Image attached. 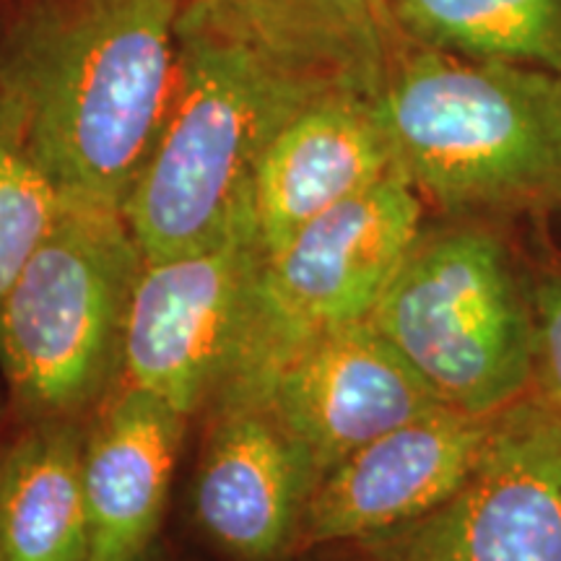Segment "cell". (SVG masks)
I'll use <instances>...</instances> for the list:
<instances>
[{
	"label": "cell",
	"instance_id": "7a4b0ae2",
	"mask_svg": "<svg viewBox=\"0 0 561 561\" xmlns=\"http://www.w3.org/2000/svg\"><path fill=\"white\" fill-rule=\"evenodd\" d=\"M392 164L447 214L561 206V76L403 42L371 91Z\"/></svg>",
	"mask_w": 561,
	"mask_h": 561
},
{
	"label": "cell",
	"instance_id": "ac0fdd59",
	"mask_svg": "<svg viewBox=\"0 0 561 561\" xmlns=\"http://www.w3.org/2000/svg\"><path fill=\"white\" fill-rule=\"evenodd\" d=\"M536 320L533 396L561 419V268L543 273L530 286Z\"/></svg>",
	"mask_w": 561,
	"mask_h": 561
},
{
	"label": "cell",
	"instance_id": "2e32d148",
	"mask_svg": "<svg viewBox=\"0 0 561 561\" xmlns=\"http://www.w3.org/2000/svg\"><path fill=\"white\" fill-rule=\"evenodd\" d=\"M411 45L561 76V0H388Z\"/></svg>",
	"mask_w": 561,
	"mask_h": 561
},
{
	"label": "cell",
	"instance_id": "9c48e42d",
	"mask_svg": "<svg viewBox=\"0 0 561 561\" xmlns=\"http://www.w3.org/2000/svg\"><path fill=\"white\" fill-rule=\"evenodd\" d=\"M224 396L261 401L320 479L362 445L442 405L369 320L312 335L216 398Z\"/></svg>",
	"mask_w": 561,
	"mask_h": 561
},
{
	"label": "cell",
	"instance_id": "5b68a950",
	"mask_svg": "<svg viewBox=\"0 0 561 561\" xmlns=\"http://www.w3.org/2000/svg\"><path fill=\"white\" fill-rule=\"evenodd\" d=\"M369 322L447 409L496 416L530 396V286L486 224L421 229Z\"/></svg>",
	"mask_w": 561,
	"mask_h": 561
},
{
	"label": "cell",
	"instance_id": "4fadbf2b",
	"mask_svg": "<svg viewBox=\"0 0 561 561\" xmlns=\"http://www.w3.org/2000/svg\"><path fill=\"white\" fill-rule=\"evenodd\" d=\"M187 416L117 382L87 421V561H140L161 530Z\"/></svg>",
	"mask_w": 561,
	"mask_h": 561
},
{
	"label": "cell",
	"instance_id": "277c9868",
	"mask_svg": "<svg viewBox=\"0 0 561 561\" xmlns=\"http://www.w3.org/2000/svg\"><path fill=\"white\" fill-rule=\"evenodd\" d=\"M140 265L123 210L66 198L0 297V375L24 424L89 419L121 382Z\"/></svg>",
	"mask_w": 561,
	"mask_h": 561
},
{
	"label": "cell",
	"instance_id": "d6986e66",
	"mask_svg": "<svg viewBox=\"0 0 561 561\" xmlns=\"http://www.w3.org/2000/svg\"><path fill=\"white\" fill-rule=\"evenodd\" d=\"M3 419H5V405H0V424H3Z\"/></svg>",
	"mask_w": 561,
	"mask_h": 561
},
{
	"label": "cell",
	"instance_id": "7c38bea8",
	"mask_svg": "<svg viewBox=\"0 0 561 561\" xmlns=\"http://www.w3.org/2000/svg\"><path fill=\"white\" fill-rule=\"evenodd\" d=\"M396 172L371 91L331 87L301 104L268 140L250 206L265 255L351 195Z\"/></svg>",
	"mask_w": 561,
	"mask_h": 561
},
{
	"label": "cell",
	"instance_id": "6da1fadb",
	"mask_svg": "<svg viewBox=\"0 0 561 561\" xmlns=\"http://www.w3.org/2000/svg\"><path fill=\"white\" fill-rule=\"evenodd\" d=\"M185 0H45L0 42L32 136L70 201L125 208L180 81Z\"/></svg>",
	"mask_w": 561,
	"mask_h": 561
},
{
	"label": "cell",
	"instance_id": "5bb4252c",
	"mask_svg": "<svg viewBox=\"0 0 561 561\" xmlns=\"http://www.w3.org/2000/svg\"><path fill=\"white\" fill-rule=\"evenodd\" d=\"M89 419L34 421L0 453V561H87Z\"/></svg>",
	"mask_w": 561,
	"mask_h": 561
},
{
	"label": "cell",
	"instance_id": "8fae6325",
	"mask_svg": "<svg viewBox=\"0 0 561 561\" xmlns=\"http://www.w3.org/2000/svg\"><path fill=\"white\" fill-rule=\"evenodd\" d=\"M320 476L261 401L224 396L208 405L193 510L203 536L234 561L294 557Z\"/></svg>",
	"mask_w": 561,
	"mask_h": 561
},
{
	"label": "cell",
	"instance_id": "52a82bcc",
	"mask_svg": "<svg viewBox=\"0 0 561 561\" xmlns=\"http://www.w3.org/2000/svg\"><path fill=\"white\" fill-rule=\"evenodd\" d=\"M263 261L255 219L208 248L144 257L125 322L121 382L187 419L208 411L240 356Z\"/></svg>",
	"mask_w": 561,
	"mask_h": 561
},
{
	"label": "cell",
	"instance_id": "8992f818",
	"mask_svg": "<svg viewBox=\"0 0 561 561\" xmlns=\"http://www.w3.org/2000/svg\"><path fill=\"white\" fill-rule=\"evenodd\" d=\"M421 221V195L401 172H390L265 255L248 333L224 385L242 380L312 335L369 320L424 229Z\"/></svg>",
	"mask_w": 561,
	"mask_h": 561
},
{
	"label": "cell",
	"instance_id": "30bf717a",
	"mask_svg": "<svg viewBox=\"0 0 561 561\" xmlns=\"http://www.w3.org/2000/svg\"><path fill=\"white\" fill-rule=\"evenodd\" d=\"M496 416L437 405L346 455L314 486L294 553L348 546L430 515L471 476Z\"/></svg>",
	"mask_w": 561,
	"mask_h": 561
},
{
	"label": "cell",
	"instance_id": "9a60e30c",
	"mask_svg": "<svg viewBox=\"0 0 561 561\" xmlns=\"http://www.w3.org/2000/svg\"><path fill=\"white\" fill-rule=\"evenodd\" d=\"M278 60L375 91L403 45L388 0H201Z\"/></svg>",
	"mask_w": 561,
	"mask_h": 561
},
{
	"label": "cell",
	"instance_id": "e0dca14e",
	"mask_svg": "<svg viewBox=\"0 0 561 561\" xmlns=\"http://www.w3.org/2000/svg\"><path fill=\"white\" fill-rule=\"evenodd\" d=\"M62 206L66 195L34 146L30 102L0 47V297L45 240Z\"/></svg>",
	"mask_w": 561,
	"mask_h": 561
},
{
	"label": "cell",
	"instance_id": "ba28073f",
	"mask_svg": "<svg viewBox=\"0 0 561 561\" xmlns=\"http://www.w3.org/2000/svg\"><path fill=\"white\" fill-rule=\"evenodd\" d=\"M348 549L354 561H561V419L520 398L450 500Z\"/></svg>",
	"mask_w": 561,
	"mask_h": 561
},
{
	"label": "cell",
	"instance_id": "3957f363",
	"mask_svg": "<svg viewBox=\"0 0 561 561\" xmlns=\"http://www.w3.org/2000/svg\"><path fill=\"white\" fill-rule=\"evenodd\" d=\"M331 87L348 83L278 60L201 0H185L172 110L123 208L146 261L208 248L250 221L268 140Z\"/></svg>",
	"mask_w": 561,
	"mask_h": 561
}]
</instances>
